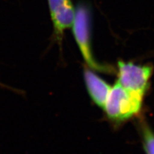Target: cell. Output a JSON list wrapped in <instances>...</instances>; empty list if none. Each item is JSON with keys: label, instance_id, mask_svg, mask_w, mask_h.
Instances as JSON below:
<instances>
[{"label": "cell", "instance_id": "cell-4", "mask_svg": "<svg viewBox=\"0 0 154 154\" xmlns=\"http://www.w3.org/2000/svg\"><path fill=\"white\" fill-rule=\"evenodd\" d=\"M49 14L53 25L52 38L61 48L65 32L72 28L76 7L72 0H47Z\"/></svg>", "mask_w": 154, "mask_h": 154}, {"label": "cell", "instance_id": "cell-1", "mask_svg": "<svg viewBox=\"0 0 154 154\" xmlns=\"http://www.w3.org/2000/svg\"><path fill=\"white\" fill-rule=\"evenodd\" d=\"M92 25L93 10L91 3L86 0H80L76 5L72 26L75 42L83 59L90 69L96 72L111 73L113 68L102 65L94 58L92 51Z\"/></svg>", "mask_w": 154, "mask_h": 154}, {"label": "cell", "instance_id": "cell-2", "mask_svg": "<svg viewBox=\"0 0 154 154\" xmlns=\"http://www.w3.org/2000/svg\"><path fill=\"white\" fill-rule=\"evenodd\" d=\"M143 98L144 96L128 91L116 82L111 87L103 109L113 122L125 121L140 113Z\"/></svg>", "mask_w": 154, "mask_h": 154}, {"label": "cell", "instance_id": "cell-6", "mask_svg": "<svg viewBox=\"0 0 154 154\" xmlns=\"http://www.w3.org/2000/svg\"><path fill=\"white\" fill-rule=\"evenodd\" d=\"M143 145L146 154H154V132L146 124L141 125Z\"/></svg>", "mask_w": 154, "mask_h": 154}, {"label": "cell", "instance_id": "cell-3", "mask_svg": "<svg viewBox=\"0 0 154 154\" xmlns=\"http://www.w3.org/2000/svg\"><path fill=\"white\" fill-rule=\"evenodd\" d=\"M117 83L128 91L145 96L153 74L150 64H137L131 61H119L117 63Z\"/></svg>", "mask_w": 154, "mask_h": 154}, {"label": "cell", "instance_id": "cell-5", "mask_svg": "<svg viewBox=\"0 0 154 154\" xmlns=\"http://www.w3.org/2000/svg\"><path fill=\"white\" fill-rule=\"evenodd\" d=\"M84 79L86 89L91 100L98 106L103 109L112 86L99 75L96 74L90 68L84 69Z\"/></svg>", "mask_w": 154, "mask_h": 154}]
</instances>
